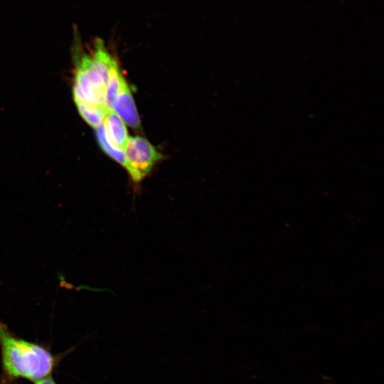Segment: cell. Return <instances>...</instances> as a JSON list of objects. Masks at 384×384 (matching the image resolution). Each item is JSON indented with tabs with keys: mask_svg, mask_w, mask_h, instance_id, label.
<instances>
[{
	"mask_svg": "<svg viewBox=\"0 0 384 384\" xmlns=\"http://www.w3.org/2000/svg\"><path fill=\"white\" fill-rule=\"evenodd\" d=\"M34 384H57V383L50 375L34 382Z\"/></svg>",
	"mask_w": 384,
	"mask_h": 384,
	"instance_id": "obj_8",
	"label": "cell"
},
{
	"mask_svg": "<svg viewBox=\"0 0 384 384\" xmlns=\"http://www.w3.org/2000/svg\"><path fill=\"white\" fill-rule=\"evenodd\" d=\"M124 152L125 169L135 183H140L162 158L154 146L142 137H129Z\"/></svg>",
	"mask_w": 384,
	"mask_h": 384,
	"instance_id": "obj_3",
	"label": "cell"
},
{
	"mask_svg": "<svg viewBox=\"0 0 384 384\" xmlns=\"http://www.w3.org/2000/svg\"><path fill=\"white\" fill-rule=\"evenodd\" d=\"M124 79V78L119 70L118 63L114 58L110 68L107 84L105 97V107L107 111L112 110V102L116 97Z\"/></svg>",
	"mask_w": 384,
	"mask_h": 384,
	"instance_id": "obj_6",
	"label": "cell"
},
{
	"mask_svg": "<svg viewBox=\"0 0 384 384\" xmlns=\"http://www.w3.org/2000/svg\"><path fill=\"white\" fill-rule=\"evenodd\" d=\"M102 125L109 141L124 151L129 138L126 124L112 110H109L106 112Z\"/></svg>",
	"mask_w": 384,
	"mask_h": 384,
	"instance_id": "obj_5",
	"label": "cell"
},
{
	"mask_svg": "<svg viewBox=\"0 0 384 384\" xmlns=\"http://www.w3.org/2000/svg\"><path fill=\"white\" fill-rule=\"evenodd\" d=\"M114 58L101 40L94 43L90 52H82L75 59L73 98L78 111L87 108L103 109L109 70Z\"/></svg>",
	"mask_w": 384,
	"mask_h": 384,
	"instance_id": "obj_2",
	"label": "cell"
},
{
	"mask_svg": "<svg viewBox=\"0 0 384 384\" xmlns=\"http://www.w3.org/2000/svg\"><path fill=\"white\" fill-rule=\"evenodd\" d=\"M1 383L36 382L51 375L58 359L45 346L18 337L0 321Z\"/></svg>",
	"mask_w": 384,
	"mask_h": 384,
	"instance_id": "obj_1",
	"label": "cell"
},
{
	"mask_svg": "<svg viewBox=\"0 0 384 384\" xmlns=\"http://www.w3.org/2000/svg\"><path fill=\"white\" fill-rule=\"evenodd\" d=\"M96 136L100 146L102 150L112 159L122 165L126 166L125 155L123 150L116 147L107 139L102 124L96 129Z\"/></svg>",
	"mask_w": 384,
	"mask_h": 384,
	"instance_id": "obj_7",
	"label": "cell"
},
{
	"mask_svg": "<svg viewBox=\"0 0 384 384\" xmlns=\"http://www.w3.org/2000/svg\"><path fill=\"white\" fill-rule=\"evenodd\" d=\"M112 110L129 127L135 129L139 127L140 124L139 117L125 78L122 80L119 91L112 102Z\"/></svg>",
	"mask_w": 384,
	"mask_h": 384,
	"instance_id": "obj_4",
	"label": "cell"
}]
</instances>
